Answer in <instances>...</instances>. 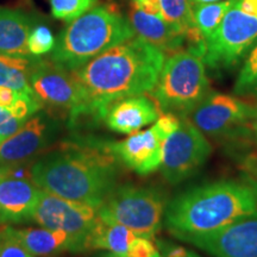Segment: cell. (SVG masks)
<instances>
[{
	"instance_id": "obj_1",
	"label": "cell",
	"mask_w": 257,
	"mask_h": 257,
	"mask_svg": "<svg viewBox=\"0 0 257 257\" xmlns=\"http://www.w3.org/2000/svg\"><path fill=\"white\" fill-rule=\"evenodd\" d=\"M165 56V53L135 36L72 70L81 96L75 121L83 115L104 119L106 111L115 101L149 93L159 80Z\"/></svg>"
},
{
	"instance_id": "obj_2",
	"label": "cell",
	"mask_w": 257,
	"mask_h": 257,
	"mask_svg": "<svg viewBox=\"0 0 257 257\" xmlns=\"http://www.w3.org/2000/svg\"><path fill=\"white\" fill-rule=\"evenodd\" d=\"M117 161L107 142L73 141L38 161L31 179L43 191L99 208L114 188Z\"/></svg>"
},
{
	"instance_id": "obj_11",
	"label": "cell",
	"mask_w": 257,
	"mask_h": 257,
	"mask_svg": "<svg viewBox=\"0 0 257 257\" xmlns=\"http://www.w3.org/2000/svg\"><path fill=\"white\" fill-rule=\"evenodd\" d=\"M30 83L42 104L54 110L67 112L70 119L75 121L81 105V96L70 70L51 60L42 59L32 73Z\"/></svg>"
},
{
	"instance_id": "obj_18",
	"label": "cell",
	"mask_w": 257,
	"mask_h": 257,
	"mask_svg": "<svg viewBox=\"0 0 257 257\" xmlns=\"http://www.w3.org/2000/svg\"><path fill=\"white\" fill-rule=\"evenodd\" d=\"M2 231L15 239L32 255L48 256L64 250L74 251L72 237L64 231L50 229H14L4 226Z\"/></svg>"
},
{
	"instance_id": "obj_3",
	"label": "cell",
	"mask_w": 257,
	"mask_h": 257,
	"mask_svg": "<svg viewBox=\"0 0 257 257\" xmlns=\"http://www.w3.org/2000/svg\"><path fill=\"white\" fill-rule=\"evenodd\" d=\"M257 216V180H220L193 187L167 204L165 224L175 238L214 232Z\"/></svg>"
},
{
	"instance_id": "obj_20",
	"label": "cell",
	"mask_w": 257,
	"mask_h": 257,
	"mask_svg": "<svg viewBox=\"0 0 257 257\" xmlns=\"http://www.w3.org/2000/svg\"><path fill=\"white\" fill-rule=\"evenodd\" d=\"M136 237L137 234L124 225L104 220L98 217L86 237L83 251L107 250L108 252L125 256Z\"/></svg>"
},
{
	"instance_id": "obj_10",
	"label": "cell",
	"mask_w": 257,
	"mask_h": 257,
	"mask_svg": "<svg viewBox=\"0 0 257 257\" xmlns=\"http://www.w3.org/2000/svg\"><path fill=\"white\" fill-rule=\"evenodd\" d=\"M187 117L205 135L230 136L252 124L257 118V105L237 96L211 91Z\"/></svg>"
},
{
	"instance_id": "obj_24",
	"label": "cell",
	"mask_w": 257,
	"mask_h": 257,
	"mask_svg": "<svg viewBox=\"0 0 257 257\" xmlns=\"http://www.w3.org/2000/svg\"><path fill=\"white\" fill-rule=\"evenodd\" d=\"M233 92L237 95L257 96V41L240 69Z\"/></svg>"
},
{
	"instance_id": "obj_14",
	"label": "cell",
	"mask_w": 257,
	"mask_h": 257,
	"mask_svg": "<svg viewBox=\"0 0 257 257\" xmlns=\"http://www.w3.org/2000/svg\"><path fill=\"white\" fill-rule=\"evenodd\" d=\"M169 136L155 121L152 127L135 133L119 142H107L111 153L119 162L141 176L160 168L165 141Z\"/></svg>"
},
{
	"instance_id": "obj_7",
	"label": "cell",
	"mask_w": 257,
	"mask_h": 257,
	"mask_svg": "<svg viewBox=\"0 0 257 257\" xmlns=\"http://www.w3.org/2000/svg\"><path fill=\"white\" fill-rule=\"evenodd\" d=\"M257 41V12L232 0L216 31L206 38L204 62L213 70L236 66Z\"/></svg>"
},
{
	"instance_id": "obj_17",
	"label": "cell",
	"mask_w": 257,
	"mask_h": 257,
	"mask_svg": "<svg viewBox=\"0 0 257 257\" xmlns=\"http://www.w3.org/2000/svg\"><path fill=\"white\" fill-rule=\"evenodd\" d=\"M50 126L43 115H34L22 127L0 143V165L21 162L46 146Z\"/></svg>"
},
{
	"instance_id": "obj_29",
	"label": "cell",
	"mask_w": 257,
	"mask_h": 257,
	"mask_svg": "<svg viewBox=\"0 0 257 257\" xmlns=\"http://www.w3.org/2000/svg\"><path fill=\"white\" fill-rule=\"evenodd\" d=\"M0 257H34V255L0 230Z\"/></svg>"
},
{
	"instance_id": "obj_12",
	"label": "cell",
	"mask_w": 257,
	"mask_h": 257,
	"mask_svg": "<svg viewBox=\"0 0 257 257\" xmlns=\"http://www.w3.org/2000/svg\"><path fill=\"white\" fill-rule=\"evenodd\" d=\"M41 192L31 172L28 174L12 165L0 167V224L31 220Z\"/></svg>"
},
{
	"instance_id": "obj_19",
	"label": "cell",
	"mask_w": 257,
	"mask_h": 257,
	"mask_svg": "<svg viewBox=\"0 0 257 257\" xmlns=\"http://www.w3.org/2000/svg\"><path fill=\"white\" fill-rule=\"evenodd\" d=\"M35 22L34 17L19 10H0V54L31 55L28 38Z\"/></svg>"
},
{
	"instance_id": "obj_36",
	"label": "cell",
	"mask_w": 257,
	"mask_h": 257,
	"mask_svg": "<svg viewBox=\"0 0 257 257\" xmlns=\"http://www.w3.org/2000/svg\"><path fill=\"white\" fill-rule=\"evenodd\" d=\"M144 0H134V4H136V5H138V4H141V3H143Z\"/></svg>"
},
{
	"instance_id": "obj_32",
	"label": "cell",
	"mask_w": 257,
	"mask_h": 257,
	"mask_svg": "<svg viewBox=\"0 0 257 257\" xmlns=\"http://www.w3.org/2000/svg\"><path fill=\"white\" fill-rule=\"evenodd\" d=\"M244 169L249 175H251L253 179L257 180V160H248L244 163Z\"/></svg>"
},
{
	"instance_id": "obj_6",
	"label": "cell",
	"mask_w": 257,
	"mask_h": 257,
	"mask_svg": "<svg viewBox=\"0 0 257 257\" xmlns=\"http://www.w3.org/2000/svg\"><path fill=\"white\" fill-rule=\"evenodd\" d=\"M167 208L163 193L154 187L124 185L113 188L98 208V217L154 238L162 226Z\"/></svg>"
},
{
	"instance_id": "obj_9",
	"label": "cell",
	"mask_w": 257,
	"mask_h": 257,
	"mask_svg": "<svg viewBox=\"0 0 257 257\" xmlns=\"http://www.w3.org/2000/svg\"><path fill=\"white\" fill-rule=\"evenodd\" d=\"M98 218L92 205L59 197L42 189L32 219L42 227L64 231L72 237L74 251H83V243Z\"/></svg>"
},
{
	"instance_id": "obj_35",
	"label": "cell",
	"mask_w": 257,
	"mask_h": 257,
	"mask_svg": "<svg viewBox=\"0 0 257 257\" xmlns=\"http://www.w3.org/2000/svg\"><path fill=\"white\" fill-rule=\"evenodd\" d=\"M251 126H252L253 128H255V130H256V133H257V118H256L255 120L252 121V125H251Z\"/></svg>"
},
{
	"instance_id": "obj_34",
	"label": "cell",
	"mask_w": 257,
	"mask_h": 257,
	"mask_svg": "<svg viewBox=\"0 0 257 257\" xmlns=\"http://www.w3.org/2000/svg\"><path fill=\"white\" fill-rule=\"evenodd\" d=\"M100 257H125V256L117 255V253H113V252H107V253H104V255Z\"/></svg>"
},
{
	"instance_id": "obj_22",
	"label": "cell",
	"mask_w": 257,
	"mask_h": 257,
	"mask_svg": "<svg viewBox=\"0 0 257 257\" xmlns=\"http://www.w3.org/2000/svg\"><path fill=\"white\" fill-rule=\"evenodd\" d=\"M231 3H232V0L205 3V4H197L193 10L195 25H197L198 30L200 31L205 40L210 37L216 31V29L219 27L224 16L229 11Z\"/></svg>"
},
{
	"instance_id": "obj_4",
	"label": "cell",
	"mask_w": 257,
	"mask_h": 257,
	"mask_svg": "<svg viewBox=\"0 0 257 257\" xmlns=\"http://www.w3.org/2000/svg\"><path fill=\"white\" fill-rule=\"evenodd\" d=\"M135 36L128 19L114 5H96L61 31L50 60L72 72Z\"/></svg>"
},
{
	"instance_id": "obj_16",
	"label": "cell",
	"mask_w": 257,
	"mask_h": 257,
	"mask_svg": "<svg viewBox=\"0 0 257 257\" xmlns=\"http://www.w3.org/2000/svg\"><path fill=\"white\" fill-rule=\"evenodd\" d=\"M128 22L136 36L157 48L165 55L180 51L187 42V32L169 24L162 15L146 14L134 4L128 11Z\"/></svg>"
},
{
	"instance_id": "obj_21",
	"label": "cell",
	"mask_w": 257,
	"mask_h": 257,
	"mask_svg": "<svg viewBox=\"0 0 257 257\" xmlns=\"http://www.w3.org/2000/svg\"><path fill=\"white\" fill-rule=\"evenodd\" d=\"M41 61L40 56L0 54V86L18 92L34 93L30 80Z\"/></svg>"
},
{
	"instance_id": "obj_8",
	"label": "cell",
	"mask_w": 257,
	"mask_h": 257,
	"mask_svg": "<svg viewBox=\"0 0 257 257\" xmlns=\"http://www.w3.org/2000/svg\"><path fill=\"white\" fill-rule=\"evenodd\" d=\"M212 147L204 133L187 115L180 117L179 127L165 141L160 169L173 185L185 181L205 165Z\"/></svg>"
},
{
	"instance_id": "obj_25",
	"label": "cell",
	"mask_w": 257,
	"mask_h": 257,
	"mask_svg": "<svg viewBox=\"0 0 257 257\" xmlns=\"http://www.w3.org/2000/svg\"><path fill=\"white\" fill-rule=\"evenodd\" d=\"M98 3L99 0H49L53 17L67 23L86 14Z\"/></svg>"
},
{
	"instance_id": "obj_26",
	"label": "cell",
	"mask_w": 257,
	"mask_h": 257,
	"mask_svg": "<svg viewBox=\"0 0 257 257\" xmlns=\"http://www.w3.org/2000/svg\"><path fill=\"white\" fill-rule=\"evenodd\" d=\"M56 40L53 32L46 25H35L29 35L28 49L34 56H42L54 50Z\"/></svg>"
},
{
	"instance_id": "obj_33",
	"label": "cell",
	"mask_w": 257,
	"mask_h": 257,
	"mask_svg": "<svg viewBox=\"0 0 257 257\" xmlns=\"http://www.w3.org/2000/svg\"><path fill=\"white\" fill-rule=\"evenodd\" d=\"M193 3L195 4H205V3H216V2H220V0H192Z\"/></svg>"
},
{
	"instance_id": "obj_23",
	"label": "cell",
	"mask_w": 257,
	"mask_h": 257,
	"mask_svg": "<svg viewBox=\"0 0 257 257\" xmlns=\"http://www.w3.org/2000/svg\"><path fill=\"white\" fill-rule=\"evenodd\" d=\"M161 15L169 24L187 32V36L192 31L197 30L193 10L189 0H159Z\"/></svg>"
},
{
	"instance_id": "obj_28",
	"label": "cell",
	"mask_w": 257,
	"mask_h": 257,
	"mask_svg": "<svg viewBox=\"0 0 257 257\" xmlns=\"http://www.w3.org/2000/svg\"><path fill=\"white\" fill-rule=\"evenodd\" d=\"M24 123V120L19 119L12 114V112L9 108L0 107V143L5 141L6 138L12 136Z\"/></svg>"
},
{
	"instance_id": "obj_5",
	"label": "cell",
	"mask_w": 257,
	"mask_h": 257,
	"mask_svg": "<svg viewBox=\"0 0 257 257\" xmlns=\"http://www.w3.org/2000/svg\"><path fill=\"white\" fill-rule=\"evenodd\" d=\"M211 92L204 59L180 50L165 60L155 87L149 92L163 113L188 115Z\"/></svg>"
},
{
	"instance_id": "obj_27",
	"label": "cell",
	"mask_w": 257,
	"mask_h": 257,
	"mask_svg": "<svg viewBox=\"0 0 257 257\" xmlns=\"http://www.w3.org/2000/svg\"><path fill=\"white\" fill-rule=\"evenodd\" d=\"M125 257H163L159 249L156 248L150 238L137 236L130 248H128Z\"/></svg>"
},
{
	"instance_id": "obj_31",
	"label": "cell",
	"mask_w": 257,
	"mask_h": 257,
	"mask_svg": "<svg viewBox=\"0 0 257 257\" xmlns=\"http://www.w3.org/2000/svg\"><path fill=\"white\" fill-rule=\"evenodd\" d=\"M18 91L14 88L5 87V86H0V107L2 108H9L14 105V102L17 100Z\"/></svg>"
},
{
	"instance_id": "obj_15",
	"label": "cell",
	"mask_w": 257,
	"mask_h": 257,
	"mask_svg": "<svg viewBox=\"0 0 257 257\" xmlns=\"http://www.w3.org/2000/svg\"><path fill=\"white\" fill-rule=\"evenodd\" d=\"M160 108L147 95H134L112 104L106 111L104 120L114 133L133 135L159 119Z\"/></svg>"
},
{
	"instance_id": "obj_13",
	"label": "cell",
	"mask_w": 257,
	"mask_h": 257,
	"mask_svg": "<svg viewBox=\"0 0 257 257\" xmlns=\"http://www.w3.org/2000/svg\"><path fill=\"white\" fill-rule=\"evenodd\" d=\"M180 240L213 257H257V216L244 218L214 232L187 236Z\"/></svg>"
},
{
	"instance_id": "obj_30",
	"label": "cell",
	"mask_w": 257,
	"mask_h": 257,
	"mask_svg": "<svg viewBox=\"0 0 257 257\" xmlns=\"http://www.w3.org/2000/svg\"><path fill=\"white\" fill-rule=\"evenodd\" d=\"M159 248L163 257H200L197 252L167 242H159Z\"/></svg>"
}]
</instances>
